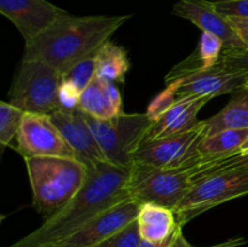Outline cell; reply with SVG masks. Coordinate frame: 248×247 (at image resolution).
Instances as JSON below:
<instances>
[{"mask_svg": "<svg viewBox=\"0 0 248 247\" xmlns=\"http://www.w3.org/2000/svg\"><path fill=\"white\" fill-rule=\"evenodd\" d=\"M170 247H193L188 241H186V237H184L183 232H182L181 225H178L177 230L174 232L173 239H172L171 246Z\"/></svg>", "mask_w": 248, "mask_h": 247, "instance_id": "cell-31", "label": "cell"}, {"mask_svg": "<svg viewBox=\"0 0 248 247\" xmlns=\"http://www.w3.org/2000/svg\"><path fill=\"white\" fill-rule=\"evenodd\" d=\"M137 222L140 237L148 241H164L171 237L178 228L173 210L152 202L140 205Z\"/></svg>", "mask_w": 248, "mask_h": 247, "instance_id": "cell-18", "label": "cell"}, {"mask_svg": "<svg viewBox=\"0 0 248 247\" xmlns=\"http://www.w3.org/2000/svg\"><path fill=\"white\" fill-rule=\"evenodd\" d=\"M213 2H219V1H237V0H210Z\"/></svg>", "mask_w": 248, "mask_h": 247, "instance_id": "cell-34", "label": "cell"}, {"mask_svg": "<svg viewBox=\"0 0 248 247\" xmlns=\"http://www.w3.org/2000/svg\"><path fill=\"white\" fill-rule=\"evenodd\" d=\"M215 6L220 14L227 17H237V18L248 19V0L219 1L215 2Z\"/></svg>", "mask_w": 248, "mask_h": 247, "instance_id": "cell-29", "label": "cell"}, {"mask_svg": "<svg viewBox=\"0 0 248 247\" xmlns=\"http://www.w3.org/2000/svg\"><path fill=\"white\" fill-rule=\"evenodd\" d=\"M172 14L195 24L205 33H210L222 40L224 50L246 48L235 31L229 17L220 14L210 0H178Z\"/></svg>", "mask_w": 248, "mask_h": 247, "instance_id": "cell-13", "label": "cell"}, {"mask_svg": "<svg viewBox=\"0 0 248 247\" xmlns=\"http://www.w3.org/2000/svg\"><path fill=\"white\" fill-rule=\"evenodd\" d=\"M94 77H96V57L94 56L79 61L62 75L63 80L69 81L81 92L91 84Z\"/></svg>", "mask_w": 248, "mask_h": 247, "instance_id": "cell-24", "label": "cell"}, {"mask_svg": "<svg viewBox=\"0 0 248 247\" xmlns=\"http://www.w3.org/2000/svg\"><path fill=\"white\" fill-rule=\"evenodd\" d=\"M182 86V79L173 80L171 82H167L166 89L162 90L156 97L152 99V102L148 106L145 114L152 121H156L161 118L172 106L178 99V91Z\"/></svg>", "mask_w": 248, "mask_h": 247, "instance_id": "cell-23", "label": "cell"}, {"mask_svg": "<svg viewBox=\"0 0 248 247\" xmlns=\"http://www.w3.org/2000/svg\"><path fill=\"white\" fill-rule=\"evenodd\" d=\"M96 77L111 82H124L131 63L124 47L107 41L96 53Z\"/></svg>", "mask_w": 248, "mask_h": 247, "instance_id": "cell-21", "label": "cell"}, {"mask_svg": "<svg viewBox=\"0 0 248 247\" xmlns=\"http://www.w3.org/2000/svg\"><path fill=\"white\" fill-rule=\"evenodd\" d=\"M0 12L29 44L68 14L47 0H0Z\"/></svg>", "mask_w": 248, "mask_h": 247, "instance_id": "cell-10", "label": "cell"}, {"mask_svg": "<svg viewBox=\"0 0 248 247\" xmlns=\"http://www.w3.org/2000/svg\"><path fill=\"white\" fill-rule=\"evenodd\" d=\"M223 171H245L248 172V155L246 156H235L229 157L225 160H218V161L207 162L198 166V177L199 181L210 174L217 173Z\"/></svg>", "mask_w": 248, "mask_h": 247, "instance_id": "cell-26", "label": "cell"}, {"mask_svg": "<svg viewBox=\"0 0 248 247\" xmlns=\"http://www.w3.org/2000/svg\"><path fill=\"white\" fill-rule=\"evenodd\" d=\"M211 97H186L177 99L176 103L153 124L145 139H157L186 132L195 127L200 120L198 114Z\"/></svg>", "mask_w": 248, "mask_h": 247, "instance_id": "cell-15", "label": "cell"}, {"mask_svg": "<svg viewBox=\"0 0 248 247\" xmlns=\"http://www.w3.org/2000/svg\"><path fill=\"white\" fill-rule=\"evenodd\" d=\"M196 183V167L159 169L133 162L127 189L130 198L140 205L152 202L174 211Z\"/></svg>", "mask_w": 248, "mask_h": 247, "instance_id": "cell-4", "label": "cell"}, {"mask_svg": "<svg viewBox=\"0 0 248 247\" xmlns=\"http://www.w3.org/2000/svg\"><path fill=\"white\" fill-rule=\"evenodd\" d=\"M24 111L10 102H0V144L2 148L12 145L21 126Z\"/></svg>", "mask_w": 248, "mask_h": 247, "instance_id": "cell-22", "label": "cell"}, {"mask_svg": "<svg viewBox=\"0 0 248 247\" xmlns=\"http://www.w3.org/2000/svg\"><path fill=\"white\" fill-rule=\"evenodd\" d=\"M223 50L224 45L219 38L202 31L195 51L181 63L174 65L169 72L165 81L171 82L188 75L211 69L219 62Z\"/></svg>", "mask_w": 248, "mask_h": 247, "instance_id": "cell-17", "label": "cell"}, {"mask_svg": "<svg viewBox=\"0 0 248 247\" xmlns=\"http://www.w3.org/2000/svg\"><path fill=\"white\" fill-rule=\"evenodd\" d=\"M173 235H172L171 237H169V239L164 240V241H160V242L148 241V240H143L142 239V241H140V246H138V247H170V246H171L172 239H173Z\"/></svg>", "mask_w": 248, "mask_h": 247, "instance_id": "cell-32", "label": "cell"}, {"mask_svg": "<svg viewBox=\"0 0 248 247\" xmlns=\"http://www.w3.org/2000/svg\"><path fill=\"white\" fill-rule=\"evenodd\" d=\"M132 15L72 16L65 14L41 35L27 44L23 60H38L64 74L84 58L96 56L99 48Z\"/></svg>", "mask_w": 248, "mask_h": 247, "instance_id": "cell-2", "label": "cell"}, {"mask_svg": "<svg viewBox=\"0 0 248 247\" xmlns=\"http://www.w3.org/2000/svg\"><path fill=\"white\" fill-rule=\"evenodd\" d=\"M24 161L33 193L31 205L44 219L60 212L87 178V167L75 159L33 156Z\"/></svg>", "mask_w": 248, "mask_h": 247, "instance_id": "cell-3", "label": "cell"}, {"mask_svg": "<svg viewBox=\"0 0 248 247\" xmlns=\"http://www.w3.org/2000/svg\"><path fill=\"white\" fill-rule=\"evenodd\" d=\"M248 194V172L223 171L200 179L174 208L178 225L218 205Z\"/></svg>", "mask_w": 248, "mask_h": 247, "instance_id": "cell-7", "label": "cell"}, {"mask_svg": "<svg viewBox=\"0 0 248 247\" xmlns=\"http://www.w3.org/2000/svg\"><path fill=\"white\" fill-rule=\"evenodd\" d=\"M235 31L237 33L239 38L245 44L246 48H248V19L247 18H237V17H229Z\"/></svg>", "mask_w": 248, "mask_h": 247, "instance_id": "cell-30", "label": "cell"}, {"mask_svg": "<svg viewBox=\"0 0 248 247\" xmlns=\"http://www.w3.org/2000/svg\"><path fill=\"white\" fill-rule=\"evenodd\" d=\"M131 167L101 162L87 167V178L77 195L56 215L7 247H51L67 239L104 211L130 198Z\"/></svg>", "mask_w": 248, "mask_h": 247, "instance_id": "cell-1", "label": "cell"}, {"mask_svg": "<svg viewBox=\"0 0 248 247\" xmlns=\"http://www.w3.org/2000/svg\"><path fill=\"white\" fill-rule=\"evenodd\" d=\"M140 203L132 199L104 211L79 230L51 247H93L137 218Z\"/></svg>", "mask_w": 248, "mask_h": 247, "instance_id": "cell-11", "label": "cell"}, {"mask_svg": "<svg viewBox=\"0 0 248 247\" xmlns=\"http://www.w3.org/2000/svg\"><path fill=\"white\" fill-rule=\"evenodd\" d=\"M206 137V123L191 130L157 139H144L135 155V162L159 169H191L200 164V143Z\"/></svg>", "mask_w": 248, "mask_h": 247, "instance_id": "cell-8", "label": "cell"}, {"mask_svg": "<svg viewBox=\"0 0 248 247\" xmlns=\"http://www.w3.org/2000/svg\"><path fill=\"white\" fill-rule=\"evenodd\" d=\"M248 137L246 130H224L215 135L206 136L200 143V164L225 160L237 155L240 147ZM198 165V166H199Z\"/></svg>", "mask_w": 248, "mask_h": 247, "instance_id": "cell-20", "label": "cell"}, {"mask_svg": "<svg viewBox=\"0 0 248 247\" xmlns=\"http://www.w3.org/2000/svg\"><path fill=\"white\" fill-rule=\"evenodd\" d=\"M50 118L74 153L75 160L86 167L107 162L85 114L79 108L73 110L60 109Z\"/></svg>", "mask_w": 248, "mask_h": 247, "instance_id": "cell-12", "label": "cell"}, {"mask_svg": "<svg viewBox=\"0 0 248 247\" xmlns=\"http://www.w3.org/2000/svg\"><path fill=\"white\" fill-rule=\"evenodd\" d=\"M85 114V113H84ZM107 162L119 167H131L135 155L147 138L154 121L147 114H120L99 120L85 114Z\"/></svg>", "mask_w": 248, "mask_h": 247, "instance_id": "cell-6", "label": "cell"}, {"mask_svg": "<svg viewBox=\"0 0 248 247\" xmlns=\"http://www.w3.org/2000/svg\"><path fill=\"white\" fill-rule=\"evenodd\" d=\"M246 86H248V82H247V84H246Z\"/></svg>", "mask_w": 248, "mask_h": 247, "instance_id": "cell-35", "label": "cell"}, {"mask_svg": "<svg viewBox=\"0 0 248 247\" xmlns=\"http://www.w3.org/2000/svg\"><path fill=\"white\" fill-rule=\"evenodd\" d=\"M62 74L38 60H23L15 75L9 102L24 113L52 115L61 109L58 89Z\"/></svg>", "mask_w": 248, "mask_h": 247, "instance_id": "cell-5", "label": "cell"}, {"mask_svg": "<svg viewBox=\"0 0 248 247\" xmlns=\"http://www.w3.org/2000/svg\"><path fill=\"white\" fill-rule=\"evenodd\" d=\"M78 108L86 115L107 120L123 114V99L115 82L96 77L81 92Z\"/></svg>", "mask_w": 248, "mask_h": 247, "instance_id": "cell-16", "label": "cell"}, {"mask_svg": "<svg viewBox=\"0 0 248 247\" xmlns=\"http://www.w3.org/2000/svg\"><path fill=\"white\" fill-rule=\"evenodd\" d=\"M218 63L228 70L244 75L248 82V48L223 50Z\"/></svg>", "mask_w": 248, "mask_h": 247, "instance_id": "cell-27", "label": "cell"}, {"mask_svg": "<svg viewBox=\"0 0 248 247\" xmlns=\"http://www.w3.org/2000/svg\"><path fill=\"white\" fill-rule=\"evenodd\" d=\"M140 237L137 218L93 247H138Z\"/></svg>", "mask_w": 248, "mask_h": 247, "instance_id": "cell-25", "label": "cell"}, {"mask_svg": "<svg viewBox=\"0 0 248 247\" xmlns=\"http://www.w3.org/2000/svg\"><path fill=\"white\" fill-rule=\"evenodd\" d=\"M80 94H81V91L78 87H75L67 80L62 79L60 89H58V101H60L61 109H64V110L77 109Z\"/></svg>", "mask_w": 248, "mask_h": 247, "instance_id": "cell-28", "label": "cell"}, {"mask_svg": "<svg viewBox=\"0 0 248 247\" xmlns=\"http://www.w3.org/2000/svg\"><path fill=\"white\" fill-rule=\"evenodd\" d=\"M247 80L239 73L228 70L219 63L211 69L182 77V86L178 91V99L186 97H217L232 93L246 86Z\"/></svg>", "mask_w": 248, "mask_h": 247, "instance_id": "cell-14", "label": "cell"}, {"mask_svg": "<svg viewBox=\"0 0 248 247\" xmlns=\"http://www.w3.org/2000/svg\"><path fill=\"white\" fill-rule=\"evenodd\" d=\"M15 149L24 159L33 156L75 159L74 153L50 116L41 114L24 113L16 136Z\"/></svg>", "mask_w": 248, "mask_h": 247, "instance_id": "cell-9", "label": "cell"}, {"mask_svg": "<svg viewBox=\"0 0 248 247\" xmlns=\"http://www.w3.org/2000/svg\"><path fill=\"white\" fill-rule=\"evenodd\" d=\"M229 103L218 114L205 120L206 136L215 135L224 130L248 128V86L232 92Z\"/></svg>", "mask_w": 248, "mask_h": 247, "instance_id": "cell-19", "label": "cell"}, {"mask_svg": "<svg viewBox=\"0 0 248 247\" xmlns=\"http://www.w3.org/2000/svg\"><path fill=\"white\" fill-rule=\"evenodd\" d=\"M237 155H240V156H246V155H248V137L246 138V140L242 143L241 147H240Z\"/></svg>", "mask_w": 248, "mask_h": 247, "instance_id": "cell-33", "label": "cell"}]
</instances>
